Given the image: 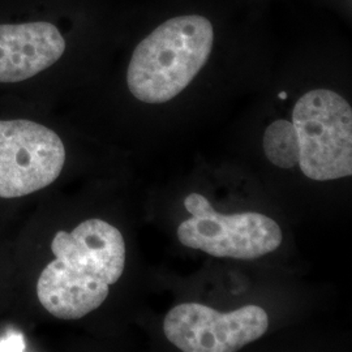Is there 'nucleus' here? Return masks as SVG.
<instances>
[{"label": "nucleus", "instance_id": "obj_7", "mask_svg": "<svg viewBox=\"0 0 352 352\" xmlns=\"http://www.w3.org/2000/svg\"><path fill=\"white\" fill-rule=\"evenodd\" d=\"M65 41L46 21L0 24V84L21 82L56 63Z\"/></svg>", "mask_w": 352, "mask_h": 352}, {"label": "nucleus", "instance_id": "obj_6", "mask_svg": "<svg viewBox=\"0 0 352 352\" xmlns=\"http://www.w3.org/2000/svg\"><path fill=\"white\" fill-rule=\"evenodd\" d=\"M269 317L258 305H245L232 312L186 302L164 317L166 338L184 352H234L264 337Z\"/></svg>", "mask_w": 352, "mask_h": 352}, {"label": "nucleus", "instance_id": "obj_2", "mask_svg": "<svg viewBox=\"0 0 352 352\" xmlns=\"http://www.w3.org/2000/svg\"><path fill=\"white\" fill-rule=\"evenodd\" d=\"M213 41V25L202 16L167 20L133 51L126 71L131 93L145 103L175 98L208 62Z\"/></svg>", "mask_w": 352, "mask_h": 352}, {"label": "nucleus", "instance_id": "obj_1", "mask_svg": "<svg viewBox=\"0 0 352 352\" xmlns=\"http://www.w3.org/2000/svg\"><path fill=\"white\" fill-rule=\"evenodd\" d=\"M51 251L55 260L38 278V300L62 320H77L100 308L126 266L122 232L102 219H88L72 232L59 231Z\"/></svg>", "mask_w": 352, "mask_h": 352}, {"label": "nucleus", "instance_id": "obj_3", "mask_svg": "<svg viewBox=\"0 0 352 352\" xmlns=\"http://www.w3.org/2000/svg\"><path fill=\"white\" fill-rule=\"evenodd\" d=\"M302 174L317 182L352 175V110L336 91L316 89L292 111Z\"/></svg>", "mask_w": 352, "mask_h": 352}, {"label": "nucleus", "instance_id": "obj_5", "mask_svg": "<svg viewBox=\"0 0 352 352\" xmlns=\"http://www.w3.org/2000/svg\"><path fill=\"white\" fill-rule=\"evenodd\" d=\"M62 139L30 120H0V197L17 199L46 188L63 170Z\"/></svg>", "mask_w": 352, "mask_h": 352}, {"label": "nucleus", "instance_id": "obj_8", "mask_svg": "<svg viewBox=\"0 0 352 352\" xmlns=\"http://www.w3.org/2000/svg\"><path fill=\"white\" fill-rule=\"evenodd\" d=\"M265 155L280 168H292L299 162V145L295 128L289 120L279 119L266 128L264 133Z\"/></svg>", "mask_w": 352, "mask_h": 352}, {"label": "nucleus", "instance_id": "obj_9", "mask_svg": "<svg viewBox=\"0 0 352 352\" xmlns=\"http://www.w3.org/2000/svg\"><path fill=\"white\" fill-rule=\"evenodd\" d=\"M286 97H287V94L283 93V91L279 94V98H280V100H286Z\"/></svg>", "mask_w": 352, "mask_h": 352}, {"label": "nucleus", "instance_id": "obj_4", "mask_svg": "<svg viewBox=\"0 0 352 352\" xmlns=\"http://www.w3.org/2000/svg\"><path fill=\"white\" fill-rule=\"evenodd\" d=\"M184 206L190 218L177 227V238L184 247L215 257L254 260L282 244L280 227L264 214L218 213L200 193L188 195Z\"/></svg>", "mask_w": 352, "mask_h": 352}]
</instances>
